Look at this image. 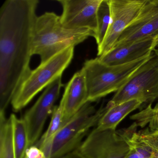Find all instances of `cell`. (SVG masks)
Segmentation results:
<instances>
[{
    "label": "cell",
    "mask_w": 158,
    "mask_h": 158,
    "mask_svg": "<svg viewBox=\"0 0 158 158\" xmlns=\"http://www.w3.org/2000/svg\"><path fill=\"white\" fill-rule=\"evenodd\" d=\"M137 137L152 152L154 158H158V131H152L149 128L135 132Z\"/></svg>",
    "instance_id": "d6986e66"
},
{
    "label": "cell",
    "mask_w": 158,
    "mask_h": 158,
    "mask_svg": "<svg viewBox=\"0 0 158 158\" xmlns=\"http://www.w3.org/2000/svg\"><path fill=\"white\" fill-rule=\"evenodd\" d=\"M38 0H7L0 9V114L32 70L30 63Z\"/></svg>",
    "instance_id": "6da1fadb"
},
{
    "label": "cell",
    "mask_w": 158,
    "mask_h": 158,
    "mask_svg": "<svg viewBox=\"0 0 158 158\" xmlns=\"http://www.w3.org/2000/svg\"><path fill=\"white\" fill-rule=\"evenodd\" d=\"M131 100L149 104L158 100V52L156 50L109 102L115 105Z\"/></svg>",
    "instance_id": "8992f818"
},
{
    "label": "cell",
    "mask_w": 158,
    "mask_h": 158,
    "mask_svg": "<svg viewBox=\"0 0 158 158\" xmlns=\"http://www.w3.org/2000/svg\"><path fill=\"white\" fill-rule=\"evenodd\" d=\"M62 6L60 22L70 29H97V12L102 0H58Z\"/></svg>",
    "instance_id": "30bf717a"
},
{
    "label": "cell",
    "mask_w": 158,
    "mask_h": 158,
    "mask_svg": "<svg viewBox=\"0 0 158 158\" xmlns=\"http://www.w3.org/2000/svg\"><path fill=\"white\" fill-rule=\"evenodd\" d=\"M156 51H157V50H156ZM157 52H158V51H157Z\"/></svg>",
    "instance_id": "cb8c5ba5"
},
{
    "label": "cell",
    "mask_w": 158,
    "mask_h": 158,
    "mask_svg": "<svg viewBox=\"0 0 158 158\" xmlns=\"http://www.w3.org/2000/svg\"><path fill=\"white\" fill-rule=\"evenodd\" d=\"M88 102L85 73L81 69L66 85L60 101L64 109L63 125L69 121Z\"/></svg>",
    "instance_id": "4fadbf2b"
},
{
    "label": "cell",
    "mask_w": 158,
    "mask_h": 158,
    "mask_svg": "<svg viewBox=\"0 0 158 158\" xmlns=\"http://www.w3.org/2000/svg\"><path fill=\"white\" fill-rule=\"evenodd\" d=\"M14 127V146L16 158H26L27 151L29 148L28 133L23 119L11 114Z\"/></svg>",
    "instance_id": "2e32d148"
},
{
    "label": "cell",
    "mask_w": 158,
    "mask_h": 158,
    "mask_svg": "<svg viewBox=\"0 0 158 158\" xmlns=\"http://www.w3.org/2000/svg\"><path fill=\"white\" fill-rule=\"evenodd\" d=\"M0 158H16L14 146L12 118L0 114Z\"/></svg>",
    "instance_id": "9a60e30c"
},
{
    "label": "cell",
    "mask_w": 158,
    "mask_h": 158,
    "mask_svg": "<svg viewBox=\"0 0 158 158\" xmlns=\"http://www.w3.org/2000/svg\"><path fill=\"white\" fill-rule=\"evenodd\" d=\"M147 0H109L110 21L103 42L98 47V56L112 49L124 30L135 20Z\"/></svg>",
    "instance_id": "ba28073f"
},
{
    "label": "cell",
    "mask_w": 158,
    "mask_h": 158,
    "mask_svg": "<svg viewBox=\"0 0 158 158\" xmlns=\"http://www.w3.org/2000/svg\"><path fill=\"white\" fill-rule=\"evenodd\" d=\"M26 158H48L45 153L35 145L31 146L27 149Z\"/></svg>",
    "instance_id": "ffe728a7"
},
{
    "label": "cell",
    "mask_w": 158,
    "mask_h": 158,
    "mask_svg": "<svg viewBox=\"0 0 158 158\" xmlns=\"http://www.w3.org/2000/svg\"><path fill=\"white\" fill-rule=\"evenodd\" d=\"M86 102L64 125L48 147L43 152L48 158H61L76 151L89 134L90 129L97 126L106 110V106L97 110Z\"/></svg>",
    "instance_id": "277c9868"
},
{
    "label": "cell",
    "mask_w": 158,
    "mask_h": 158,
    "mask_svg": "<svg viewBox=\"0 0 158 158\" xmlns=\"http://www.w3.org/2000/svg\"><path fill=\"white\" fill-rule=\"evenodd\" d=\"M142 104V102L137 100H131L115 105L109 102L106 106V111L100 119L96 129L100 131L115 130L124 118Z\"/></svg>",
    "instance_id": "5bb4252c"
},
{
    "label": "cell",
    "mask_w": 158,
    "mask_h": 158,
    "mask_svg": "<svg viewBox=\"0 0 158 158\" xmlns=\"http://www.w3.org/2000/svg\"><path fill=\"white\" fill-rule=\"evenodd\" d=\"M156 48H158V49H156L157 50V51L158 52V35L157 36V47Z\"/></svg>",
    "instance_id": "603a6c76"
},
{
    "label": "cell",
    "mask_w": 158,
    "mask_h": 158,
    "mask_svg": "<svg viewBox=\"0 0 158 158\" xmlns=\"http://www.w3.org/2000/svg\"><path fill=\"white\" fill-rule=\"evenodd\" d=\"M130 119L137 127L143 128L148 125L151 131H158V102L154 108L152 104H148L145 109L131 115Z\"/></svg>",
    "instance_id": "ac0fdd59"
},
{
    "label": "cell",
    "mask_w": 158,
    "mask_h": 158,
    "mask_svg": "<svg viewBox=\"0 0 158 158\" xmlns=\"http://www.w3.org/2000/svg\"><path fill=\"white\" fill-rule=\"evenodd\" d=\"M158 35V0H147L135 20L124 30L115 47Z\"/></svg>",
    "instance_id": "8fae6325"
},
{
    "label": "cell",
    "mask_w": 158,
    "mask_h": 158,
    "mask_svg": "<svg viewBox=\"0 0 158 158\" xmlns=\"http://www.w3.org/2000/svg\"><path fill=\"white\" fill-rule=\"evenodd\" d=\"M153 53L150 56L122 65H107L101 62L98 57L86 60L82 69L85 77L88 102H93L117 92L136 71L149 60Z\"/></svg>",
    "instance_id": "3957f363"
},
{
    "label": "cell",
    "mask_w": 158,
    "mask_h": 158,
    "mask_svg": "<svg viewBox=\"0 0 158 158\" xmlns=\"http://www.w3.org/2000/svg\"><path fill=\"white\" fill-rule=\"evenodd\" d=\"M60 17L53 12L38 16L35 24L32 54L39 55L43 64L64 50L84 42L94 33L89 29H70L61 23Z\"/></svg>",
    "instance_id": "7a4b0ae2"
},
{
    "label": "cell",
    "mask_w": 158,
    "mask_h": 158,
    "mask_svg": "<svg viewBox=\"0 0 158 158\" xmlns=\"http://www.w3.org/2000/svg\"><path fill=\"white\" fill-rule=\"evenodd\" d=\"M74 53V47L67 48L32 70L12 100L13 110L18 112L23 109L36 95L62 77L72 62Z\"/></svg>",
    "instance_id": "5b68a950"
},
{
    "label": "cell",
    "mask_w": 158,
    "mask_h": 158,
    "mask_svg": "<svg viewBox=\"0 0 158 158\" xmlns=\"http://www.w3.org/2000/svg\"><path fill=\"white\" fill-rule=\"evenodd\" d=\"M61 158H83L77 151L69 153Z\"/></svg>",
    "instance_id": "44dd1931"
},
{
    "label": "cell",
    "mask_w": 158,
    "mask_h": 158,
    "mask_svg": "<svg viewBox=\"0 0 158 158\" xmlns=\"http://www.w3.org/2000/svg\"><path fill=\"white\" fill-rule=\"evenodd\" d=\"M110 21V10L109 0H102L97 12V29L94 38L98 47L104 40Z\"/></svg>",
    "instance_id": "e0dca14e"
},
{
    "label": "cell",
    "mask_w": 158,
    "mask_h": 158,
    "mask_svg": "<svg viewBox=\"0 0 158 158\" xmlns=\"http://www.w3.org/2000/svg\"><path fill=\"white\" fill-rule=\"evenodd\" d=\"M157 36L127 45L114 48L109 52L98 57L101 62L108 65H118L135 61L150 56L157 47Z\"/></svg>",
    "instance_id": "7c38bea8"
},
{
    "label": "cell",
    "mask_w": 158,
    "mask_h": 158,
    "mask_svg": "<svg viewBox=\"0 0 158 158\" xmlns=\"http://www.w3.org/2000/svg\"><path fill=\"white\" fill-rule=\"evenodd\" d=\"M126 158H141L134 150L130 149V151Z\"/></svg>",
    "instance_id": "7402d4cb"
},
{
    "label": "cell",
    "mask_w": 158,
    "mask_h": 158,
    "mask_svg": "<svg viewBox=\"0 0 158 158\" xmlns=\"http://www.w3.org/2000/svg\"><path fill=\"white\" fill-rule=\"evenodd\" d=\"M76 151L83 158H126L130 147L120 132L95 128Z\"/></svg>",
    "instance_id": "52a82bcc"
},
{
    "label": "cell",
    "mask_w": 158,
    "mask_h": 158,
    "mask_svg": "<svg viewBox=\"0 0 158 158\" xmlns=\"http://www.w3.org/2000/svg\"><path fill=\"white\" fill-rule=\"evenodd\" d=\"M62 77L46 88L34 105L25 114L23 119L28 133L29 147L35 145L49 115L52 114L54 104L60 96L63 84Z\"/></svg>",
    "instance_id": "9c48e42d"
}]
</instances>
